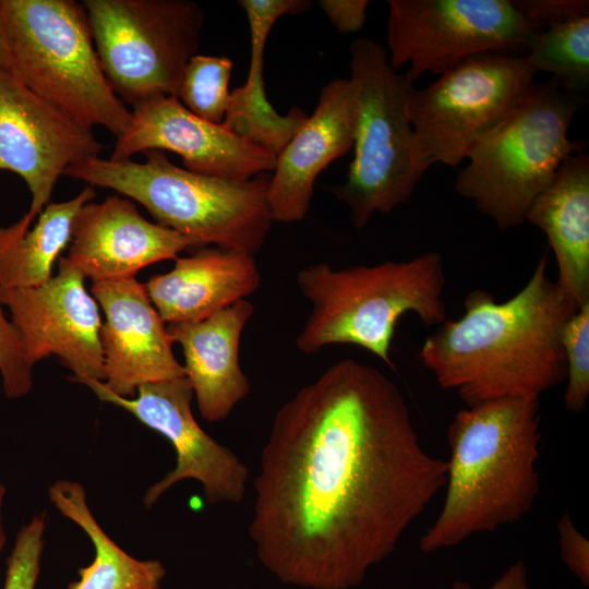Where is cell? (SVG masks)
I'll return each instance as SVG.
<instances>
[{"mask_svg": "<svg viewBox=\"0 0 589 589\" xmlns=\"http://www.w3.org/2000/svg\"><path fill=\"white\" fill-rule=\"evenodd\" d=\"M132 108L130 127L117 139L111 160L158 149L178 154L190 171L227 180L247 181L275 170L277 157L224 124L199 118L176 97L154 95Z\"/></svg>", "mask_w": 589, "mask_h": 589, "instance_id": "15", "label": "cell"}, {"mask_svg": "<svg viewBox=\"0 0 589 589\" xmlns=\"http://www.w3.org/2000/svg\"><path fill=\"white\" fill-rule=\"evenodd\" d=\"M253 313V304L245 299L202 321L167 324L172 342L182 348L185 377L205 421L225 420L250 393L239 349Z\"/></svg>", "mask_w": 589, "mask_h": 589, "instance_id": "19", "label": "cell"}, {"mask_svg": "<svg viewBox=\"0 0 589 589\" xmlns=\"http://www.w3.org/2000/svg\"><path fill=\"white\" fill-rule=\"evenodd\" d=\"M526 221L542 230L557 265V285L578 308L589 303V156L566 157L533 200Z\"/></svg>", "mask_w": 589, "mask_h": 589, "instance_id": "21", "label": "cell"}, {"mask_svg": "<svg viewBox=\"0 0 589 589\" xmlns=\"http://www.w3.org/2000/svg\"><path fill=\"white\" fill-rule=\"evenodd\" d=\"M542 254L527 284L496 302L469 292L465 312L428 336L418 358L467 407L501 398L539 399L566 380L562 333L579 309L546 273Z\"/></svg>", "mask_w": 589, "mask_h": 589, "instance_id": "2", "label": "cell"}, {"mask_svg": "<svg viewBox=\"0 0 589 589\" xmlns=\"http://www.w3.org/2000/svg\"><path fill=\"white\" fill-rule=\"evenodd\" d=\"M46 518L45 512L38 513L17 532L7 561L3 589H35L40 572Z\"/></svg>", "mask_w": 589, "mask_h": 589, "instance_id": "28", "label": "cell"}, {"mask_svg": "<svg viewBox=\"0 0 589 589\" xmlns=\"http://www.w3.org/2000/svg\"><path fill=\"white\" fill-rule=\"evenodd\" d=\"M231 70L232 61L225 56L195 55L183 71L178 99L199 118L223 123Z\"/></svg>", "mask_w": 589, "mask_h": 589, "instance_id": "26", "label": "cell"}, {"mask_svg": "<svg viewBox=\"0 0 589 589\" xmlns=\"http://www.w3.org/2000/svg\"><path fill=\"white\" fill-rule=\"evenodd\" d=\"M95 196V189L87 185L69 201L48 203L33 228L34 218L27 213L0 228V288H28L48 281L53 262L70 243L74 217Z\"/></svg>", "mask_w": 589, "mask_h": 589, "instance_id": "23", "label": "cell"}, {"mask_svg": "<svg viewBox=\"0 0 589 589\" xmlns=\"http://www.w3.org/2000/svg\"><path fill=\"white\" fill-rule=\"evenodd\" d=\"M388 61L413 82L484 52L520 55L540 33L509 0H389Z\"/></svg>", "mask_w": 589, "mask_h": 589, "instance_id": "11", "label": "cell"}, {"mask_svg": "<svg viewBox=\"0 0 589 589\" xmlns=\"http://www.w3.org/2000/svg\"><path fill=\"white\" fill-rule=\"evenodd\" d=\"M359 86L353 79L328 82L312 116L277 156L267 202L273 221L303 220L310 209L317 176L354 143Z\"/></svg>", "mask_w": 589, "mask_h": 589, "instance_id": "17", "label": "cell"}, {"mask_svg": "<svg viewBox=\"0 0 589 589\" xmlns=\"http://www.w3.org/2000/svg\"><path fill=\"white\" fill-rule=\"evenodd\" d=\"M398 386L353 359L329 365L274 416L249 536L280 582L351 589L445 486Z\"/></svg>", "mask_w": 589, "mask_h": 589, "instance_id": "1", "label": "cell"}, {"mask_svg": "<svg viewBox=\"0 0 589 589\" xmlns=\"http://www.w3.org/2000/svg\"><path fill=\"white\" fill-rule=\"evenodd\" d=\"M536 70L524 55L469 57L422 89L408 93L414 167H456L500 127L534 86Z\"/></svg>", "mask_w": 589, "mask_h": 589, "instance_id": "9", "label": "cell"}, {"mask_svg": "<svg viewBox=\"0 0 589 589\" xmlns=\"http://www.w3.org/2000/svg\"><path fill=\"white\" fill-rule=\"evenodd\" d=\"M144 163L98 157L70 166L64 176L112 189L143 205L158 224L183 236L191 248L214 245L254 255L273 218L267 202L271 175L233 181L190 171L166 153H143Z\"/></svg>", "mask_w": 589, "mask_h": 589, "instance_id": "5", "label": "cell"}, {"mask_svg": "<svg viewBox=\"0 0 589 589\" xmlns=\"http://www.w3.org/2000/svg\"><path fill=\"white\" fill-rule=\"evenodd\" d=\"M11 72L75 121L120 137L132 113L101 68L86 9L74 0H0Z\"/></svg>", "mask_w": 589, "mask_h": 589, "instance_id": "6", "label": "cell"}, {"mask_svg": "<svg viewBox=\"0 0 589 589\" xmlns=\"http://www.w3.org/2000/svg\"><path fill=\"white\" fill-rule=\"evenodd\" d=\"M349 52L351 79L359 86L354 156L346 181L330 191L349 207L352 225L362 229L373 214L406 203L423 173L413 165L407 112L413 82L390 67L387 50L371 38L353 40Z\"/></svg>", "mask_w": 589, "mask_h": 589, "instance_id": "8", "label": "cell"}, {"mask_svg": "<svg viewBox=\"0 0 589 589\" xmlns=\"http://www.w3.org/2000/svg\"><path fill=\"white\" fill-rule=\"evenodd\" d=\"M0 65L11 70V56L8 44V38L4 29V24L0 11Z\"/></svg>", "mask_w": 589, "mask_h": 589, "instance_id": "34", "label": "cell"}, {"mask_svg": "<svg viewBox=\"0 0 589 589\" xmlns=\"http://www.w3.org/2000/svg\"><path fill=\"white\" fill-rule=\"evenodd\" d=\"M579 94L554 80L534 84L515 111L468 155L457 173L456 192L502 230L526 223L533 200L553 180L560 165L586 144L568 137L580 108Z\"/></svg>", "mask_w": 589, "mask_h": 589, "instance_id": "7", "label": "cell"}, {"mask_svg": "<svg viewBox=\"0 0 589 589\" xmlns=\"http://www.w3.org/2000/svg\"><path fill=\"white\" fill-rule=\"evenodd\" d=\"M297 286L311 304L296 337V347L305 354L330 345H354L394 369L389 351L404 314L414 313L426 325L447 318L443 259L434 251L404 262L341 269L312 264L298 272Z\"/></svg>", "mask_w": 589, "mask_h": 589, "instance_id": "4", "label": "cell"}, {"mask_svg": "<svg viewBox=\"0 0 589 589\" xmlns=\"http://www.w3.org/2000/svg\"><path fill=\"white\" fill-rule=\"evenodd\" d=\"M58 267L43 285L0 288V301L10 311L33 366L55 354L73 373V382H105L96 300L85 288V276L65 256Z\"/></svg>", "mask_w": 589, "mask_h": 589, "instance_id": "14", "label": "cell"}, {"mask_svg": "<svg viewBox=\"0 0 589 589\" xmlns=\"http://www.w3.org/2000/svg\"><path fill=\"white\" fill-rule=\"evenodd\" d=\"M561 558L582 586H589V541L578 531L565 512L556 524Z\"/></svg>", "mask_w": 589, "mask_h": 589, "instance_id": "31", "label": "cell"}, {"mask_svg": "<svg viewBox=\"0 0 589 589\" xmlns=\"http://www.w3.org/2000/svg\"><path fill=\"white\" fill-rule=\"evenodd\" d=\"M7 488L0 483V552L7 542V536L2 525V505L5 496Z\"/></svg>", "mask_w": 589, "mask_h": 589, "instance_id": "35", "label": "cell"}, {"mask_svg": "<svg viewBox=\"0 0 589 589\" xmlns=\"http://www.w3.org/2000/svg\"><path fill=\"white\" fill-rule=\"evenodd\" d=\"M192 249L188 239L145 219L127 197L88 202L74 217L68 255L85 278L96 281L135 277L142 268Z\"/></svg>", "mask_w": 589, "mask_h": 589, "instance_id": "18", "label": "cell"}, {"mask_svg": "<svg viewBox=\"0 0 589 589\" xmlns=\"http://www.w3.org/2000/svg\"><path fill=\"white\" fill-rule=\"evenodd\" d=\"M99 400L118 406L141 423L166 437L176 453V467L152 484L143 496L151 508L159 497L178 482L195 480L201 483L206 502L240 503L247 493L249 470L227 446L209 436L196 422L191 402L193 390L188 378L143 384L135 398L120 397L103 382L85 380Z\"/></svg>", "mask_w": 589, "mask_h": 589, "instance_id": "12", "label": "cell"}, {"mask_svg": "<svg viewBox=\"0 0 589 589\" xmlns=\"http://www.w3.org/2000/svg\"><path fill=\"white\" fill-rule=\"evenodd\" d=\"M562 346L567 381L565 408L580 413L589 396V303L580 306L564 325Z\"/></svg>", "mask_w": 589, "mask_h": 589, "instance_id": "27", "label": "cell"}, {"mask_svg": "<svg viewBox=\"0 0 589 589\" xmlns=\"http://www.w3.org/2000/svg\"><path fill=\"white\" fill-rule=\"evenodd\" d=\"M0 301V375L8 399H19L33 388V365L27 359L21 336Z\"/></svg>", "mask_w": 589, "mask_h": 589, "instance_id": "29", "label": "cell"}, {"mask_svg": "<svg viewBox=\"0 0 589 589\" xmlns=\"http://www.w3.org/2000/svg\"><path fill=\"white\" fill-rule=\"evenodd\" d=\"M450 589H473L468 582L456 580ZM488 589H530L527 567L522 561L510 565Z\"/></svg>", "mask_w": 589, "mask_h": 589, "instance_id": "33", "label": "cell"}, {"mask_svg": "<svg viewBox=\"0 0 589 589\" xmlns=\"http://www.w3.org/2000/svg\"><path fill=\"white\" fill-rule=\"evenodd\" d=\"M245 11L251 39V61L244 85L229 96L221 124L238 136L277 157L306 120L300 108L279 115L269 104L264 89V50L272 27L286 14L308 11L310 0H240Z\"/></svg>", "mask_w": 589, "mask_h": 589, "instance_id": "22", "label": "cell"}, {"mask_svg": "<svg viewBox=\"0 0 589 589\" xmlns=\"http://www.w3.org/2000/svg\"><path fill=\"white\" fill-rule=\"evenodd\" d=\"M254 256L217 247L175 259L173 268L152 276L148 297L167 324L202 321L245 300L260 287Z\"/></svg>", "mask_w": 589, "mask_h": 589, "instance_id": "20", "label": "cell"}, {"mask_svg": "<svg viewBox=\"0 0 589 589\" xmlns=\"http://www.w3.org/2000/svg\"><path fill=\"white\" fill-rule=\"evenodd\" d=\"M103 144L84 125L35 94L0 65V170L19 175L36 218L72 165L98 157Z\"/></svg>", "mask_w": 589, "mask_h": 589, "instance_id": "13", "label": "cell"}, {"mask_svg": "<svg viewBox=\"0 0 589 589\" xmlns=\"http://www.w3.org/2000/svg\"><path fill=\"white\" fill-rule=\"evenodd\" d=\"M513 3L539 31L589 15L588 0H515Z\"/></svg>", "mask_w": 589, "mask_h": 589, "instance_id": "30", "label": "cell"}, {"mask_svg": "<svg viewBox=\"0 0 589 589\" xmlns=\"http://www.w3.org/2000/svg\"><path fill=\"white\" fill-rule=\"evenodd\" d=\"M539 399L501 398L459 410L448 428L446 496L419 541L423 553L515 524L540 491Z\"/></svg>", "mask_w": 589, "mask_h": 589, "instance_id": "3", "label": "cell"}, {"mask_svg": "<svg viewBox=\"0 0 589 589\" xmlns=\"http://www.w3.org/2000/svg\"><path fill=\"white\" fill-rule=\"evenodd\" d=\"M318 4L341 34L359 32L366 21L368 0H321Z\"/></svg>", "mask_w": 589, "mask_h": 589, "instance_id": "32", "label": "cell"}, {"mask_svg": "<svg viewBox=\"0 0 589 589\" xmlns=\"http://www.w3.org/2000/svg\"><path fill=\"white\" fill-rule=\"evenodd\" d=\"M49 501L77 525L95 550L92 564L79 569L80 579L68 589H160L166 568L158 560H137L123 551L103 530L86 502L85 489L76 481L58 480L48 489Z\"/></svg>", "mask_w": 589, "mask_h": 589, "instance_id": "24", "label": "cell"}, {"mask_svg": "<svg viewBox=\"0 0 589 589\" xmlns=\"http://www.w3.org/2000/svg\"><path fill=\"white\" fill-rule=\"evenodd\" d=\"M95 48L117 96L135 105L154 95L178 98L183 71L197 55L205 21L188 0H84Z\"/></svg>", "mask_w": 589, "mask_h": 589, "instance_id": "10", "label": "cell"}, {"mask_svg": "<svg viewBox=\"0 0 589 589\" xmlns=\"http://www.w3.org/2000/svg\"><path fill=\"white\" fill-rule=\"evenodd\" d=\"M527 62L536 72L553 75L557 85L574 94L589 86V15L550 26L530 41Z\"/></svg>", "mask_w": 589, "mask_h": 589, "instance_id": "25", "label": "cell"}, {"mask_svg": "<svg viewBox=\"0 0 589 589\" xmlns=\"http://www.w3.org/2000/svg\"><path fill=\"white\" fill-rule=\"evenodd\" d=\"M91 290L105 314L99 338L107 389L132 398L143 384L185 376L144 284L131 277L96 281Z\"/></svg>", "mask_w": 589, "mask_h": 589, "instance_id": "16", "label": "cell"}]
</instances>
